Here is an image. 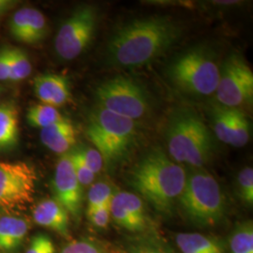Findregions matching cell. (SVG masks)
<instances>
[{
    "label": "cell",
    "instance_id": "6da1fadb",
    "mask_svg": "<svg viewBox=\"0 0 253 253\" xmlns=\"http://www.w3.org/2000/svg\"><path fill=\"white\" fill-rule=\"evenodd\" d=\"M182 36L180 25L168 16L132 20L119 27L109 41V63L136 68L150 63L167 52Z\"/></svg>",
    "mask_w": 253,
    "mask_h": 253
},
{
    "label": "cell",
    "instance_id": "7a4b0ae2",
    "mask_svg": "<svg viewBox=\"0 0 253 253\" xmlns=\"http://www.w3.org/2000/svg\"><path fill=\"white\" fill-rule=\"evenodd\" d=\"M187 173L160 147L139 160L129 173V184L158 212L171 214L185 186Z\"/></svg>",
    "mask_w": 253,
    "mask_h": 253
},
{
    "label": "cell",
    "instance_id": "3957f363",
    "mask_svg": "<svg viewBox=\"0 0 253 253\" xmlns=\"http://www.w3.org/2000/svg\"><path fill=\"white\" fill-rule=\"evenodd\" d=\"M168 151L172 161L201 168L215 151L210 129L193 110L180 108L170 116L165 129Z\"/></svg>",
    "mask_w": 253,
    "mask_h": 253
},
{
    "label": "cell",
    "instance_id": "277c9868",
    "mask_svg": "<svg viewBox=\"0 0 253 253\" xmlns=\"http://www.w3.org/2000/svg\"><path fill=\"white\" fill-rule=\"evenodd\" d=\"M177 205L195 226H215L226 212L225 197L216 178L208 171L197 168L187 174Z\"/></svg>",
    "mask_w": 253,
    "mask_h": 253
},
{
    "label": "cell",
    "instance_id": "5b68a950",
    "mask_svg": "<svg viewBox=\"0 0 253 253\" xmlns=\"http://www.w3.org/2000/svg\"><path fill=\"white\" fill-rule=\"evenodd\" d=\"M137 134L134 120L101 107L91 114L86 127L87 138L106 165H115L123 161L134 147Z\"/></svg>",
    "mask_w": 253,
    "mask_h": 253
},
{
    "label": "cell",
    "instance_id": "8992f818",
    "mask_svg": "<svg viewBox=\"0 0 253 253\" xmlns=\"http://www.w3.org/2000/svg\"><path fill=\"white\" fill-rule=\"evenodd\" d=\"M167 73L180 90L195 96H209L217 89L220 64L211 48L195 46L178 55L170 64Z\"/></svg>",
    "mask_w": 253,
    "mask_h": 253
},
{
    "label": "cell",
    "instance_id": "52a82bcc",
    "mask_svg": "<svg viewBox=\"0 0 253 253\" xmlns=\"http://www.w3.org/2000/svg\"><path fill=\"white\" fill-rule=\"evenodd\" d=\"M96 98L101 108L134 121L150 110V98L144 85L128 76L119 75L101 83Z\"/></svg>",
    "mask_w": 253,
    "mask_h": 253
},
{
    "label": "cell",
    "instance_id": "ba28073f",
    "mask_svg": "<svg viewBox=\"0 0 253 253\" xmlns=\"http://www.w3.org/2000/svg\"><path fill=\"white\" fill-rule=\"evenodd\" d=\"M36 171L25 162H0V209L7 214L23 211L36 192Z\"/></svg>",
    "mask_w": 253,
    "mask_h": 253
},
{
    "label": "cell",
    "instance_id": "9c48e42d",
    "mask_svg": "<svg viewBox=\"0 0 253 253\" xmlns=\"http://www.w3.org/2000/svg\"><path fill=\"white\" fill-rule=\"evenodd\" d=\"M215 95L218 104L229 108L253 104V73L241 54L233 53L220 65Z\"/></svg>",
    "mask_w": 253,
    "mask_h": 253
},
{
    "label": "cell",
    "instance_id": "30bf717a",
    "mask_svg": "<svg viewBox=\"0 0 253 253\" xmlns=\"http://www.w3.org/2000/svg\"><path fill=\"white\" fill-rule=\"evenodd\" d=\"M98 24V10L91 5L75 9L59 28L55 40V52L64 60L78 57L89 46Z\"/></svg>",
    "mask_w": 253,
    "mask_h": 253
},
{
    "label": "cell",
    "instance_id": "8fae6325",
    "mask_svg": "<svg viewBox=\"0 0 253 253\" xmlns=\"http://www.w3.org/2000/svg\"><path fill=\"white\" fill-rule=\"evenodd\" d=\"M53 189L54 199L78 220L83 208V187L75 175L70 152L61 155L56 163Z\"/></svg>",
    "mask_w": 253,
    "mask_h": 253
},
{
    "label": "cell",
    "instance_id": "7c38bea8",
    "mask_svg": "<svg viewBox=\"0 0 253 253\" xmlns=\"http://www.w3.org/2000/svg\"><path fill=\"white\" fill-rule=\"evenodd\" d=\"M9 32L20 42L36 44L48 33L45 16L33 8H22L13 13L9 20Z\"/></svg>",
    "mask_w": 253,
    "mask_h": 253
},
{
    "label": "cell",
    "instance_id": "4fadbf2b",
    "mask_svg": "<svg viewBox=\"0 0 253 253\" xmlns=\"http://www.w3.org/2000/svg\"><path fill=\"white\" fill-rule=\"evenodd\" d=\"M34 92L42 104L54 108L63 106L72 98L70 83L67 77L60 74L47 73L35 77Z\"/></svg>",
    "mask_w": 253,
    "mask_h": 253
},
{
    "label": "cell",
    "instance_id": "5bb4252c",
    "mask_svg": "<svg viewBox=\"0 0 253 253\" xmlns=\"http://www.w3.org/2000/svg\"><path fill=\"white\" fill-rule=\"evenodd\" d=\"M33 219L38 225L45 227L64 238L70 237V215L54 198L41 201L33 210Z\"/></svg>",
    "mask_w": 253,
    "mask_h": 253
},
{
    "label": "cell",
    "instance_id": "9a60e30c",
    "mask_svg": "<svg viewBox=\"0 0 253 253\" xmlns=\"http://www.w3.org/2000/svg\"><path fill=\"white\" fill-rule=\"evenodd\" d=\"M27 217L14 214L0 216V253H14L26 239L30 223Z\"/></svg>",
    "mask_w": 253,
    "mask_h": 253
},
{
    "label": "cell",
    "instance_id": "2e32d148",
    "mask_svg": "<svg viewBox=\"0 0 253 253\" xmlns=\"http://www.w3.org/2000/svg\"><path fill=\"white\" fill-rule=\"evenodd\" d=\"M41 141L51 151L63 155L70 152L76 144V130L72 122L64 118L42 128L41 130Z\"/></svg>",
    "mask_w": 253,
    "mask_h": 253
},
{
    "label": "cell",
    "instance_id": "e0dca14e",
    "mask_svg": "<svg viewBox=\"0 0 253 253\" xmlns=\"http://www.w3.org/2000/svg\"><path fill=\"white\" fill-rule=\"evenodd\" d=\"M19 141V111L13 101L0 104V152L16 147Z\"/></svg>",
    "mask_w": 253,
    "mask_h": 253
},
{
    "label": "cell",
    "instance_id": "ac0fdd59",
    "mask_svg": "<svg viewBox=\"0 0 253 253\" xmlns=\"http://www.w3.org/2000/svg\"><path fill=\"white\" fill-rule=\"evenodd\" d=\"M175 240L182 253H224L220 241L199 233H180Z\"/></svg>",
    "mask_w": 253,
    "mask_h": 253
},
{
    "label": "cell",
    "instance_id": "d6986e66",
    "mask_svg": "<svg viewBox=\"0 0 253 253\" xmlns=\"http://www.w3.org/2000/svg\"><path fill=\"white\" fill-rule=\"evenodd\" d=\"M234 109L218 103L212 108V121L215 135L220 142L228 145H230L231 141Z\"/></svg>",
    "mask_w": 253,
    "mask_h": 253
},
{
    "label": "cell",
    "instance_id": "ffe728a7",
    "mask_svg": "<svg viewBox=\"0 0 253 253\" xmlns=\"http://www.w3.org/2000/svg\"><path fill=\"white\" fill-rule=\"evenodd\" d=\"M230 253H253V223L246 220L237 224L229 239Z\"/></svg>",
    "mask_w": 253,
    "mask_h": 253
},
{
    "label": "cell",
    "instance_id": "44dd1931",
    "mask_svg": "<svg viewBox=\"0 0 253 253\" xmlns=\"http://www.w3.org/2000/svg\"><path fill=\"white\" fill-rule=\"evenodd\" d=\"M57 109L46 104H37L28 109L27 119L28 124L34 127L45 128L64 119Z\"/></svg>",
    "mask_w": 253,
    "mask_h": 253
},
{
    "label": "cell",
    "instance_id": "7402d4cb",
    "mask_svg": "<svg viewBox=\"0 0 253 253\" xmlns=\"http://www.w3.org/2000/svg\"><path fill=\"white\" fill-rule=\"evenodd\" d=\"M9 81L25 80L32 72V65L27 53L19 48L9 47Z\"/></svg>",
    "mask_w": 253,
    "mask_h": 253
},
{
    "label": "cell",
    "instance_id": "603a6c76",
    "mask_svg": "<svg viewBox=\"0 0 253 253\" xmlns=\"http://www.w3.org/2000/svg\"><path fill=\"white\" fill-rule=\"evenodd\" d=\"M116 195L121 202V204L126 208L131 217L138 223V225L145 231L147 227V216L145 214L143 201L134 193L127 191H119Z\"/></svg>",
    "mask_w": 253,
    "mask_h": 253
},
{
    "label": "cell",
    "instance_id": "cb8c5ba5",
    "mask_svg": "<svg viewBox=\"0 0 253 253\" xmlns=\"http://www.w3.org/2000/svg\"><path fill=\"white\" fill-rule=\"evenodd\" d=\"M251 139V123L248 117L239 109H234L233 126L230 145L243 147Z\"/></svg>",
    "mask_w": 253,
    "mask_h": 253
},
{
    "label": "cell",
    "instance_id": "d4e9b609",
    "mask_svg": "<svg viewBox=\"0 0 253 253\" xmlns=\"http://www.w3.org/2000/svg\"><path fill=\"white\" fill-rule=\"evenodd\" d=\"M115 195L114 190L107 182H97L93 184L87 194L86 213L96 208L108 205Z\"/></svg>",
    "mask_w": 253,
    "mask_h": 253
},
{
    "label": "cell",
    "instance_id": "484cf974",
    "mask_svg": "<svg viewBox=\"0 0 253 253\" xmlns=\"http://www.w3.org/2000/svg\"><path fill=\"white\" fill-rule=\"evenodd\" d=\"M110 212L111 217L115 220L118 226L133 233L143 232L142 228L138 225V223L131 217L129 213L126 211V208L121 204L116 193L111 201Z\"/></svg>",
    "mask_w": 253,
    "mask_h": 253
},
{
    "label": "cell",
    "instance_id": "4316f807",
    "mask_svg": "<svg viewBox=\"0 0 253 253\" xmlns=\"http://www.w3.org/2000/svg\"><path fill=\"white\" fill-rule=\"evenodd\" d=\"M237 194L248 207L253 205V170L252 167L242 169L237 175Z\"/></svg>",
    "mask_w": 253,
    "mask_h": 253
},
{
    "label": "cell",
    "instance_id": "83f0119b",
    "mask_svg": "<svg viewBox=\"0 0 253 253\" xmlns=\"http://www.w3.org/2000/svg\"><path fill=\"white\" fill-rule=\"evenodd\" d=\"M70 156L72 159L73 170L75 175L82 187H88L92 185L93 181L95 179V174L91 172L89 168L84 163L82 160L81 156L78 153L75 147L70 151Z\"/></svg>",
    "mask_w": 253,
    "mask_h": 253
},
{
    "label": "cell",
    "instance_id": "f1b7e54d",
    "mask_svg": "<svg viewBox=\"0 0 253 253\" xmlns=\"http://www.w3.org/2000/svg\"><path fill=\"white\" fill-rule=\"evenodd\" d=\"M75 148L78 151L79 155L81 156L84 163H85V165L89 168V170L95 175L102 170L104 162H103V159H102L100 152L96 148L85 147L83 145L79 147H75Z\"/></svg>",
    "mask_w": 253,
    "mask_h": 253
},
{
    "label": "cell",
    "instance_id": "f546056e",
    "mask_svg": "<svg viewBox=\"0 0 253 253\" xmlns=\"http://www.w3.org/2000/svg\"><path fill=\"white\" fill-rule=\"evenodd\" d=\"M55 248L51 238L43 234L34 235L26 253H54Z\"/></svg>",
    "mask_w": 253,
    "mask_h": 253
},
{
    "label": "cell",
    "instance_id": "4dcf8cb0",
    "mask_svg": "<svg viewBox=\"0 0 253 253\" xmlns=\"http://www.w3.org/2000/svg\"><path fill=\"white\" fill-rule=\"evenodd\" d=\"M110 205L111 203L86 213L92 225L97 228H105L108 226L110 218H111Z\"/></svg>",
    "mask_w": 253,
    "mask_h": 253
},
{
    "label": "cell",
    "instance_id": "1f68e13d",
    "mask_svg": "<svg viewBox=\"0 0 253 253\" xmlns=\"http://www.w3.org/2000/svg\"><path fill=\"white\" fill-rule=\"evenodd\" d=\"M95 245L88 240L73 241L67 245L60 253H90Z\"/></svg>",
    "mask_w": 253,
    "mask_h": 253
},
{
    "label": "cell",
    "instance_id": "d6a6232c",
    "mask_svg": "<svg viewBox=\"0 0 253 253\" xmlns=\"http://www.w3.org/2000/svg\"><path fill=\"white\" fill-rule=\"evenodd\" d=\"M9 47H4L0 51V81L9 80Z\"/></svg>",
    "mask_w": 253,
    "mask_h": 253
},
{
    "label": "cell",
    "instance_id": "836d02e7",
    "mask_svg": "<svg viewBox=\"0 0 253 253\" xmlns=\"http://www.w3.org/2000/svg\"><path fill=\"white\" fill-rule=\"evenodd\" d=\"M19 1L14 0H0V19L18 5Z\"/></svg>",
    "mask_w": 253,
    "mask_h": 253
},
{
    "label": "cell",
    "instance_id": "e575fe53",
    "mask_svg": "<svg viewBox=\"0 0 253 253\" xmlns=\"http://www.w3.org/2000/svg\"><path fill=\"white\" fill-rule=\"evenodd\" d=\"M140 253H163L162 251H159V250H153V249H148V250H143L141 251Z\"/></svg>",
    "mask_w": 253,
    "mask_h": 253
},
{
    "label": "cell",
    "instance_id": "d590c367",
    "mask_svg": "<svg viewBox=\"0 0 253 253\" xmlns=\"http://www.w3.org/2000/svg\"><path fill=\"white\" fill-rule=\"evenodd\" d=\"M90 253H101V251H100V249H99V248H98V247H96V246H95V247H94V248H93V250H92V251H91Z\"/></svg>",
    "mask_w": 253,
    "mask_h": 253
},
{
    "label": "cell",
    "instance_id": "8d00e7d4",
    "mask_svg": "<svg viewBox=\"0 0 253 253\" xmlns=\"http://www.w3.org/2000/svg\"><path fill=\"white\" fill-rule=\"evenodd\" d=\"M108 253H124V252H120V251H112V252H110Z\"/></svg>",
    "mask_w": 253,
    "mask_h": 253
}]
</instances>
